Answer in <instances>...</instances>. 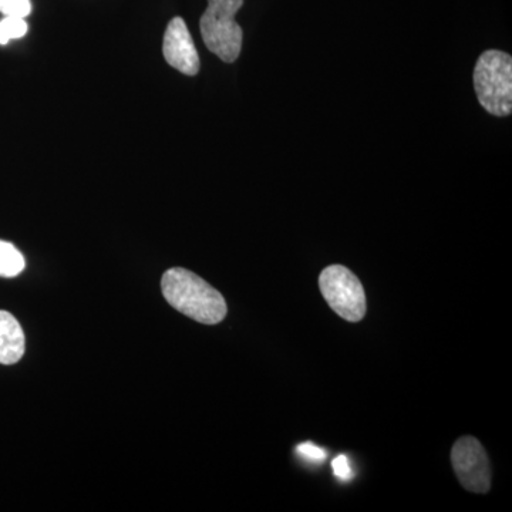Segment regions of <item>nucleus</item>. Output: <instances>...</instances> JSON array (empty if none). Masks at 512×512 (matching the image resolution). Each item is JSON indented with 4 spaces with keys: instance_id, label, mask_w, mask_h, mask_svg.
<instances>
[{
    "instance_id": "1",
    "label": "nucleus",
    "mask_w": 512,
    "mask_h": 512,
    "mask_svg": "<svg viewBox=\"0 0 512 512\" xmlns=\"http://www.w3.org/2000/svg\"><path fill=\"white\" fill-rule=\"evenodd\" d=\"M161 289L174 309L204 325H217L227 316L224 296L188 269H168L161 279Z\"/></svg>"
},
{
    "instance_id": "2",
    "label": "nucleus",
    "mask_w": 512,
    "mask_h": 512,
    "mask_svg": "<svg viewBox=\"0 0 512 512\" xmlns=\"http://www.w3.org/2000/svg\"><path fill=\"white\" fill-rule=\"evenodd\" d=\"M478 101L488 113L510 116L512 111V59L500 50H487L474 70Z\"/></svg>"
},
{
    "instance_id": "3",
    "label": "nucleus",
    "mask_w": 512,
    "mask_h": 512,
    "mask_svg": "<svg viewBox=\"0 0 512 512\" xmlns=\"http://www.w3.org/2000/svg\"><path fill=\"white\" fill-rule=\"evenodd\" d=\"M242 5L244 0H208V8L201 16L205 46L225 63H234L241 55L244 33L235 15Z\"/></svg>"
},
{
    "instance_id": "4",
    "label": "nucleus",
    "mask_w": 512,
    "mask_h": 512,
    "mask_svg": "<svg viewBox=\"0 0 512 512\" xmlns=\"http://www.w3.org/2000/svg\"><path fill=\"white\" fill-rule=\"evenodd\" d=\"M319 288L333 312L348 322H360L367 311L362 282L343 265H330L319 276Z\"/></svg>"
},
{
    "instance_id": "5",
    "label": "nucleus",
    "mask_w": 512,
    "mask_h": 512,
    "mask_svg": "<svg viewBox=\"0 0 512 512\" xmlns=\"http://www.w3.org/2000/svg\"><path fill=\"white\" fill-rule=\"evenodd\" d=\"M451 463L460 484L471 493L485 494L491 488V466L487 451L476 437H461L451 450Z\"/></svg>"
},
{
    "instance_id": "6",
    "label": "nucleus",
    "mask_w": 512,
    "mask_h": 512,
    "mask_svg": "<svg viewBox=\"0 0 512 512\" xmlns=\"http://www.w3.org/2000/svg\"><path fill=\"white\" fill-rule=\"evenodd\" d=\"M163 53L165 60L178 72L195 76L200 72V56L187 23L184 19L174 18L165 30Z\"/></svg>"
},
{
    "instance_id": "7",
    "label": "nucleus",
    "mask_w": 512,
    "mask_h": 512,
    "mask_svg": "<svg viewBox=\"0 0 512 512\" xmlns=\"http://www.w3.org/2000/svg\"><path fill=\"white\" fill-rule=\"evenodd\" d=\"M25 333L12 313L0 311V363L15 365L25 355Z\"/></svg>"
},
{
    "instance_id": "8",
    "label": "nucleus",
    "mask_w": 512,
    "mask_h": 512,
    "mask_svg": "<svg viewBox=\"0 0 512 512\" xmlns=\"http://www.w3.org/2000/svg\"><path fill=\"white\" fill-rule=\"evenodd\" d=\"M25 258L22 252L10 242L0 241V276L15 278L25 269Z\"/></svg>"
},
{
    "instance_id": "9",
    "label": "nucleus",
    "mask_w": 512,
    "mask_h": 512,
    "mask_svg": "<svg viewBox=\"0 0 512 512\" xmlns=\"http://www.w3.org/2000/svg\"><path fill=\"white\" fill-rule=\"evenodd\" d=\"M26 19L5 16L0 20V45H8L10 40L20 39L28 33Z\"/></svg>"
},
{
    "instance_id": "10",
    "label": "nucleus",
    "mask_w": 512,
    "mask_h": 512,
    "mask_svg": "<svg viewBox=\"0 0 512 512\" xmlns=\"http://www.w3.org/2000/svg\"><path fill=\"white\" fill-rule=\"evenodd\" d=\"M32 12L30 0H0V13L13 18L26 19Z\"/></svg>"
},
{
    "instance_id": "11",
    "label": "nucleus",
    "mask_w": 512,
    "mask_h": 512,
    "mask_svg": "<svg viewBox=\"0 0 512 512\" xmlns=\"http://www.w3.org/2000/svg\"><path fill=\"white\" fill-rule=\"evenodd\" d=\"M298 453L301 454L303 458H306V460L315 461V463H320V461L326 458V451L313 443L299 444Z\"/></svg>"
},
{
    "instance_id": "12",
    "label": "nucleus",
    "mask_w": 512,
    "mask_h": 512,
    "mask_svg": "<svg viewBox=\"0 0 512 512\" xmlns=\"http://www.w3.org/2000/svg\"><path fill=\"white\" fill-rule=\"evenodd\" d=\"M332 466L333 471H335V476L338 477L340 481L352 480L353 471L352 467H350L348 457L340 454V456L333 460Z\"/></svg>"
}]
</instances>
